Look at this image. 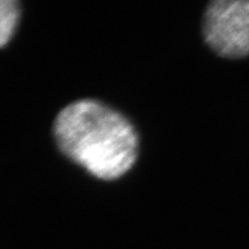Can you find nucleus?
Segmentation results:
<instances>
[{"label": "nucleus", "mask_w": 249, "mask_h": 249, "mask_svg": "<svg viewBox=\"0 0 249 249\" xmlns=\"http://www.w3.org/2000/svg\"><path fill=\"white\" fill-rule=\"evenodd\" d=\"M53 132L62 154L98 179L120 178L138 157V134L132 124L93 99H81L62 108Z\"/></svg>", "instance_id": "obj_1"}, {"label": "nucleus", "mask_w": 249, "mask_h": 249, "mask_svg": "<svg viewBox=\"0 0 249 249\" xmlns=\"http://www.w3.org/2000/svg\"><path fill=\"white\" fill-rule=\"evenodd\" d=\"M204 40L218 55H249V0H216L205 9Z\"/></svg>", "instance_id": "obj_2"}, {"label": "nucleus", "mask_w": 249, "mask_h": 249, "mask_svg": "<svg viewBox=\"0 0 249 249\" xmlns=\"http://www.w3.org/2000/svg\"><path fill=\"white\" fill-rule=\"evenodd\" d=\"M20 4L15 0H0V48L13 37L20 20Z\"/></svg>", "instance_id": "obj_3"}]
</instances>
